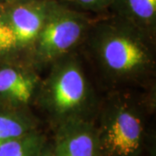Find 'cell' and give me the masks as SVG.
<instances>
[{"label":"cell","instance_id":"2","mask_svg":"<svg viewBox=\"0 0 156 156\" xmlns=\"http://www.w3.org/2000/svg\"><path fill=\"white\" fill-rule=\"evenodd\" d=\"M155 111L156 87L102 93L94 118L100 156H150Z\"/></svg>","mask_w":156,"mask_h":156},{"label":"cell","instance_id":"9","mask_svg":"<svg viewBox=\"0 0 156 156\" xmlns=\"http://www.w3.org/2000/svg\"><path fill=\"white\" fill-rule=\"evenodd\" d=\"M39 123L32 109L0 108V144L38 130Z\"/></svg>","mask_w":156,"mask_h":156},{"label":"cell","instance_id":"8","mask_svg":"<svg viewBox=\"0 0 156 156\" xmlns=\"http://www.w3.org/2000/svg\"><path fill=\"white\" fill-rule=\"evenodd\" d=\"M108 13L156 38V0H113Z\"/></svg>","mask_w":156,"mask_h":156},{"label":"cell","instance_id":"3","mask_svg":"<svg viewBox=\"0 0 156 156\" xmlns=\"http://www.w3.org/2000/svg\"><path fill=\"white\" fill-rule=\"evenodd\" d=\"M43 74L33 108L55 128L73 120L94 121L102 93L78 50L56 60Z\"/></svg>","mask_w":156,"mask_h":156},{"label":"cell","instance_id":"15","mask_svg":"<svg viewBox=\"0 0 156 156\" xmlns=\"http://www.w3.org/2000/svg\"><path fill=\"white\" fill-rule=\"evenodd\" d=\"M42 1H50V0H42Z\"/></svg>","mask_w":156,"mask_h":156},{"label":"cell","instance_id":"1","mask_svg":"<svg viewBox=\"0 0 156 156\" xmlns=\"http://www.w3.org/2000/svg\"><path fill=\"white\" fill-rule=\"evenodd\" d=\"M78 51L101 93L156 87V38L111 13L93 17Z\"/></svg>","mask_w":156,"mask_h":156},{"label":"cell","instance_id":"5","mask_svg":"<svg viewBox=\"0 0 156 156\" xmlns=\"http://www.w3.org/2000/svg\"><path fill=\"white\" fill-rule=\"evenodd\" d=\"M42 74L21 59L0 62V108L32 109Z\"/></svg>","mask_w":156,"mask_h":156},{"label":"cell","instance_id":"11","mask_svg":"<svg viewBox=\"0 0 156 156\" xmlns=\"http://www.w3.org/2000/svg\"><path fill=\"white\" fill-rule=\"evenodd\" d=\"M20 59L16 34L5 16L3 5H0V62Z\"/></svg>","mask_w":156,"mask_h":156},{"label":"cell","instance_id":"7","mask_svg":"<svg viewBox=\"0 0 156 156\" xmlns=\"http://www.w3.org/2000/svg\"><path fill=\"white\" fill-rule=\"evenodd\" d=\"M53 146L58 156H100L94 121L73 120L59 125Z\"/></svg>","mask_w":156,"mask_h":156},{"label":"cell","instance_id":"12","mask_svg":"<svg viewBox=\"0 0 156 156\" xmlns=\"http://www.w3.org/2000/svg\"><path fill=\"white\" fill-rule=\"evenodd\" d=\"M73 8L89 13L101 15L108 12L113 0H59Z\"/></svg>","mask_w":156,"mask_h":156},{"label":"cell","instance_id":"10","mask_svg":"<svg viewBox=\"0 0 156 156\" xmlns=\"http://www.w3.org/2000/svg\"><path fill=\"white\" fill-rule=\"evenodd\" d=\"M47 142L38 129L0 144V156H39Z\"/></svg>","mask_w":156,"mask_h":156},{"label":"cell","instance_id":"4","mask_svg":"<svg viewBox=\"0 0 156 156\" xmlns=\"http://www.w3.org/2000/svg\"><path fill=\"white\" fill-rule=\"evenodd\" d=\"M93 17L59 0H51L44 23L26 62L42 74L56 60L78 50Z\"/></svg>","mask_w":156,"mask_h":156},{"label":"cell","instance_id":"13","mask_svg":"<svg viewBox=\"0 0 156 156\" xmlns=\"http://www.w3.org/2000/svg\"><path fill=\"white\" fill-rule=\"evenodd\" d=\"M39 156H58L56 154L55 147L53 146V143H49L47 142V144L45 145L44 149L42 150L41 154Z\"/></svg>","mask_w":156,"mask_h":156},{"label":"cell","instance_id":"6","mask_svg":"<svg viewBox=\"0 0 156 156\" xmlns=\"http://www.w3.org/2000/svg\"><path fill=\"white\" fill-rule=\"evenodd\" d=\"M50 1L12 0L3 5L8 22L17 37L21 60L26 62L29 52L44 23Z\"/></svg>","mask_w":156,"mask_h":156},{"label":"cell","instance_id":"14","mask_svg":"<svg viewBox=\"0 0 156 156\" xmlns=\"http://www.w3.org/2000/svg\"><path fill=\"white\" fill-rule=\"evenodd\" d=\"M12 0H0V5H5L7 3H10Z\"/></svg>","mask_w":156,"mask_h":156}]
</instances>
